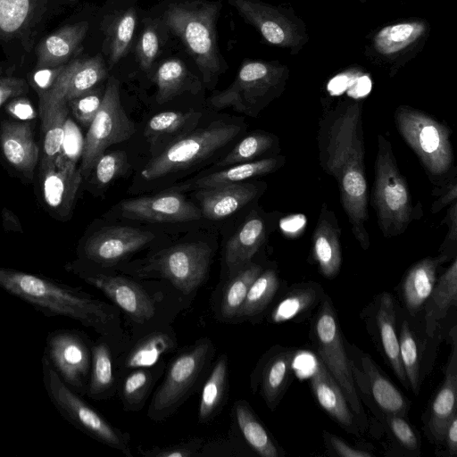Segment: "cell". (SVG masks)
<instances>
[{
    "label": "cell",
    "mask_w": 457,
    "mask_h": 457,
    "mask_svg": "<svg viewBox=\"0 0 457 457\" xmlns=\"http://www.w3.org/2000/svg\"><path fill=\"white\" fill-rule=\"evenodd\" d=\"M213 353L212 342L204 337L171 361L148 408L147 415L152 420L161 421L179 407L201 378Z\"/></svg>",
    "instance_id": "cell-8"
},
{
    "label": "cell",
    "mask_w": 457,
    "mask_h": 457,
    "mask_svg": "<svg viewBox=\"0 0 457 457\" xmlns=\"http://www.w3.org/2000/svg\"><path fill=\"white\" fill-rule=\"evenodd\" d=\"M310 385L319 405L345 430L359 435L357 420L338 384L317 357Z\"/></svg>",
    "instance_id": "cell-22"
},
{
    "label": "cell",
    "mask_w": 457,
    "mask_h": 457,
    "mask_svg": "<svg viewBox=\"0 0 457 457\" xmlns=\"http://www.w3.org/2000/svg\"><path fill=\"white\" fill-rule=\"evenodd\" d=\"M287 66L270 62L245 61L234 81L211 98L216 108L231 107L250 116L257 113L278 96L287 79Z\"/></svg>",
    "instance_id": "cell-7"
},
{
    "label": "cell",
    "mask_w": 457,
    "mask_h": 457,
    "mask_svg": "<svg viewBox=\"0 0 457 457\" xmlns=\"http://www.w3.org/2000/svg\"><path fill=\"white\" fill-rule=\"evenodd\" d=\"M295 351L282 348L268 356L261 370V395L269 409L274 410L291 379Z\"/></svg>",
    "instance_id": "cell-26"
},
{
    "label": "cell",
    "mask_w": 457,
    "mask_h": 457,
    "mask_svg": "<svg viewBox=\"0 0 457 457\" xmlns=\"http://www.w3.org/2000/svg\"><path fill=\"white\" fill-rule=\"evenodd\" d=\"M153 367L129 370L123 378L120 395L126 411H138L145 405L163 364Z\"/></svg>",
    "instance_id": "cell-42"
},
{
    "label": "cell",
    "mask_w": 457,
    "mask_h": 457,
    "mask_svg": "<svg viewBox=\"0 0 457 457\" xmlns=\"http://www.w3.org/2000/svg\"><path fill=\"white\" fill-rule=\"evenodd\" d=\"M340 229L334 212L324 204L312 235V255L320 272L328 278L336 277L342 263Z\"/></svg>",
    "instance_id": "cell-23"
},
{
    "label": "cell",
    "mask_w": 457,
    "mask_h": 457,
    "mask_svg": "<svg viewBox=\"0 0 457 457\" xmlns=\"http://www.w3.org/2000/svg\"><path fill=\"white\" fill-rule=\"evenodd\" d=\"M200 117L201 113L195 112H162L148 120L144 134L152 148L168 142L170 145L182 137V134L186 136Z\"/></svg>",
    "instance_id": "cell-34"
},
{
    "label": "cell",
    "mask_w": 457,
    "mask_h": 457,
    "mask_svg": "<svg viewBox=\"0 0 457 457\" xmlns=\"http://www.w3.org/2000/svg\"><path fill=\"white\" fill-rule=\"evenodd\" d=\"M159 37L154 27L147 26L137 45V54L141 67L148 70L154 62L159 52Z\"/></svg>",
    "instance_id": "cell-53"
},
{
    "label": "cell",
    "mask_w": 457,
    "mask_h": 457,
    "mask_svg": "<svg viewBox=\"0 0 457 457\" xmlns=\"http://www.w3.org/2000/svg\"><path fill=\"white\" fill-rule=\"evenodd\" d=\"M265 232L263 220L259 217H252L228 241L224 257L230 276L251 262L264 242Z\"/></svg>",
    "instance_id": "cell-32"
},
{
    "label": "cell",
    "mask_w": 457,
    "mask_h": 457,
    "mask_svg": "<svg viewBox=\"0 0 457 457\" xmlns=\"http://www.w3.org/2000/svg\"><path fill=\"white\" fill-rule=\"evenodd\" d=\"M284 162V157L277 156L238 163L202 177L196 179L193 185L196 188L205 189L222 185L240 183L253 177L270 173L278 169Z\"/></svg>",
    "instance_id": "cell-38"
},
{
    "label": "cell",
    "mask_w": 457,
    "mask_h": 457,
    "mask_svg": "<svg viewBox=\"0 0 457 457\" xmlns=\"http://www.w3.org/2000/svg\"><path fill=\"white\" fill-rule=\"evenodd\" d=\"M386 421L393 438L404 450L420 454V442L415 429L399 415H387Z\"/></svg>",
    "instance_id": "cell-50"
},
{
    "label": "cell",
    "mask_w": 457,
    "mask_h": 457,
    "mask_svg": "<svg viewBox=\"0 0 457 457\" xmlns=\"http://www.w3.org/2000/svg\"><path fill=\"white\" fill-rule=\"evenodd\" d=\"M81 181L82 176L75 161L63 153L53 162L40 164L42 198L51 215L61 220L71 217Z\"/></svg>",
    "instance_id": "cell-16"
},
{
    "label": "cell",
    "mask_w": 457,
    "mask_h": 457,
    "mask_svg": "<svg viewBox=\"0 0 457 457\" xmlns=\"http://www.w3.org/2000/svg\"><path fill=\"white\" fill-rule=\"evenodd\" d=\"M377 307L375 320L382 351L403 386L408 388L407 378L400 359L399 338L395 327L396 309L394 297L389 293L384 292L378 297Z\"/></svg>",
    "instance_id": "cell-29"
},
{
    "label": "cell",
    "mask_w": 457,
    "mask_h": 457,
    "mask_svg": "<svg viewBox=\"0 0 457 457\" xmlns=\"http://www.w3.org/2000/svg\"><path fill=\"white\" fill-rule=\"evenodd\" d=\"M187 79L185 64L178 59H169L158 68L155 75L156 100L164 104L180 94Z\"/></svg>",
    "instance_id": "cell-46"
},
{
    "label": "cell",
    "mask_w": 457,
    "mask_h": 457,
    "mask_svg": "<svg viewBox=\"0 0 457 457\" xmlns=\"http://www.w3.org/2000/svg\"><path fill=\"white\" fill-rule=\"evenodd\" d=\"M122 214L152 222H185L201 218L202 212L179 194H161L122 201Z\"/></svg>",
    "instance_id": "cell-19"
},
{
    "label": "cell",
    "mask_w": 457,
    "mask_h": 457,
    "mask_svg": "<svg viewBox=\"0 0 457 457\" xmlns=\"http://www.w3.org/2000/svg\"><path fill=\"white\" fill-rule=\"evenodd\" d=\"M443 443L445 445L448 455H457V414L449 421Z\"/></svg>",
    "instance_id": "cell-56"
},
{
    "label": "cell",
    "mask_w": 457,
    "mask_h": 457,
    "mask_svg": "<svg viewBox=\"0 0 457 457\" xmlns=\"http://www.w3.org/2000/svg\"><path fill=\"white\" fill-rule=\"evenodd\" d=\"M257 193V187L251 183H233L201 189L198 193L200 211L209 220H221L248 204Z\"/></svg>",
    "instance_id": "cell-25"
},
{
    "label": "cell",
    "mask_w": 457,
    "mask_h": 457,
    "mask_svg": "<svg viewBox=\"0 0 457 457\" xmlns=\"http://www.w3.org/2000/svg\"><path fill=\"white\" fill-rule=\"evenodd\" d=\"M400 359L408 385L415 395L420 391V357L416 338L409 323L404 320L399 337Z\"/></svg>",
    "instance_id": "cell-48"
},
{
    "label": "cell",
    "mask_w": 457,
    "mask_h": 457,
    "mask_svg": "<svg viewBox=\"0 0 457 457\" xmlns=\"http://www.w3.org/2000/svg\"><path fill=\"white\" fill-rule=\"evenodd\" d=\"M3 224L5 230H22L18 218L10 210H3Z\"/></svg>",
    "instance_id": "cell-58"
},
{
    "label": "cell",
    "mask_w": 457,
    "mask_h": 457,
    "mask_svg": "<svg viewBox=\"0 0 457 457\" xmlns=\"http://www.w3.org/2000/svg\"><path fill=\"white\" fill-rule=\"evenodd\" d=\"M154 238L150 231L130 227L103 228L87 237L81 255L91 264L108 267L142 249Z\"/></svg>",
    "instance_id": "cell-17"
},
{
    "label": "cell",
    "mask_w": 457,
    "mask_h": 457,
    "mask_svg": "<svg viewBox=\"0 0 457 457\" xmlns=\"http://www.w3.org/2000/svg\"><path fill=\"white\" fill-rule=\"evenodd\" d=\"M91 345L87 336L77 329H55L46 338L43 355L61 379L80 395L87 394Z\"/></svg>",
    "instance_id": "cell-13"
},
{
    "label": "cell",
    "mask_w": 457,
    "mask_h": 457,
    "mask_svg": "<svg viewBox=\"0 0 457 457\" xmlns=\"http://www.w3.org/2000/svg\"><path fill=\"white\" fill-rule=\"evenodd\" d=\"M69 109L64 103H39L43 137L40 164L53 162L62 153Z\"/></svg>",
    "instance_id": "cell-33"
},
{
    "label": "cell",
    "mask_w": 457,
    "mask_h": 457,
    "mask_svg": "<svg viewBox=\"0 0 457 457\" xmlns=\"http://www.w3.org/2000/svg\"><path fill=\"white\" fill-rule=\"evenodd\" d=\"M135 131L136 127L120 102V83L114 77H110L100 108L84 139L79 168L82 178L91 174L96 162L109 146L128 140Z\"/></svg>",
    "instance_id": "cell-11"
},
{
    "label": "cell",
    "mask_w": 457,
    "mask_h": 457,
    "mask_svg": "<svg viewBox=\"0 0 457 457\" xmlns=\"http://www.w3.org/2000/svg\"><path fill=\"white\" fill-rule=\"evenodd\" d=\"M136 12L129 8L114 19L109 29V64L115 65L126 54L136 28Z\"/></svg>",
    "instance_id": "cell-45"
},
{
    "label": "cell",
    "mask_w": 457,
    "mask_h": 457,
    "mask_svg": "<svg viewBox=\"0 0 457 457\" xmlns=\"http://www.w3.org/2000/svg\"><path fill=\"white\" fill-rule=\"evenodd\" d=\"M229 4L270 44L299 49L306 39L298 20L283 10L259 0H228Z\"/></svg>",
    "instance_id": "cell-15"
},
{
    "label": "cell",
    "mask_w": 457,
    "mask_h": 457,
    "mask_svg": "<svg viewBox=\"0 0 457 457\" xmlns=\"http://www.w3.org/2000/svg\"><path fill=\"white\" fill-rule=\"evenodd\" d=\"M0 150L12 169L29 179L33 178L39 147L28 122L4 120L0 126Z\"/></svg>",
    "instance_id": "cell-21"
},
{
    "label": "cell",
    "mask_w": 457,
    "mask_h": 457,
    "mask_svg": "<svg viewBox=\"0 0 457 457\" xmlns=\"http://www.w3.org/2000/svg\"><path fill=\"white\" fill-rule=\"evenodd\" d=\"M234 414L243 437L258 455L279 457L284 454L247 402L245 400L235 402Z\"/></svg>",
    "instance_id": "cell-36"
},
{
    "label": "cell",
    "mask_w": 457,
    "mask_h": 457,
    "mask_svg": "<svg viewBox=\"0 0 457 457\" xmlns=\"http://www.w3.org/2000/svg\"><path fill=\"white\" fill-rule=\"evenodd\" d=\"M0 288L47 317H66L108 340L120 332L119 312L78 287L52 278L0 267Z\"/></svg>",
    "instance_id": "cell-2"
},
{
    "label": "cell",
    "mask_w": 457,
    "mask_h": 457,
    "mask_svg": "<svg viewBox=\"0 0 457 457\" xmlns=\"http://www.w3.org/2000/svg\"><path fill=\"white\" fill-rule=\"evenodd\" d=\"M395 120L400 135L430 175L442 176L450 170L453 154L451 131L445 124L407 105L397 107Z\"/></svg>",
    "instance_id": "cell-9"
},
{
    "label": "cell",
    "mask_w": 457,
    "mask_h": 457,
    "mask_svg": "<svg viewBox=\"0 0 457 457\" xmlns=\"http://www.w3.org/2000/svg\"><path fill=\"white\" fill-rule=\"evenodd\" d=\"M212 253L203 242L176 245L149 258L136 273L140 278H163L180 292L190 294L206 278Z\"/></svg>",
    "instance_id": "cell-12"
},
{
    "label": "cell",
    "mask_w": 457,
    "mask_h": 457,
    "mask_svg": "<svg viewBox=\"0 0 457 457\" xmlns=\"http://www.w3.org/2000/svg\"><path fill=\"white\" fill-rule=\"evenodd\" d=\"M103 95L98 90L92 89L68 103L74 117L81 125L89 127L100 108Z\"/></svg>",
    "instance_id": "cell-51"
},
{
    "label": "cell",
    "mask_w": 457,
    "mask_h": 457,
    "mask_svg": "<svg viewBox=\"0 0 457 457\" xmlns=\"http://www.w3.org/2000/svg\"><path fill=\"white\" fill-rule=\"evenodd\" d=\"M203 445L204 440L202 438H195L188 442L166 447H154L152 449L138 447V453L145 457H189L196 455Z\"/></svg>",
    "instance_id": "cell-52"
},
{
    "label": "cell",
    "mask_w": 457,
    "mask_h": 457,
    "mask_svg": "<svg viewBox=\"0 0 457 457\" xmlns=\"http://www.w3.org/2000/svg\"><path fill=\"white\" fill-rule=\"evenodd\" d=\"M360 362L370 394L377 407L386 416L406 417L409 410L408 399L382 374L369 354L361 353Z\"/></svg>",
    "instance_id": "cell-28"
},
{
    "label": "cell",
    "mask_w": 457,
    "mask_h": 457,
    "mask_svg": "<svg viewBox=\"0 0 457 457\" xmlns=\"http://www.w3.org/2000/svg\"><path fill=\"white\" fill-rule=\"evenodd\" d=\"M457 197V183L455 178L446 187L444 192L441 195V197L438 198L432 206V212H439L443 207L451 204L453 201L455 202Z\"/></svg>",
    "instance_id": "cell-57"
},
{
    "label": "cell",
    "mask_w": 457,
    "mask_h": 457,
    "mask_svg": "<svg viewBox=\"0 0 457 457\" xmlns=\"http://www.w3.org/2000/svg\"><path fill=\"white\" fill-rule=\"evenodd\" d=\"M442 262L440 256L424 258L412 265L404 276L402 295L411 315L423 308L436 284L437 268Z\"/></svg>",
    "instance_id": "cell-31"
},
{
    "label": "cell",
    "mask_w": 457,
    "mask_h": 457,
    "mask_svg": "<svg viewBox=\"0 0 457 457\" xmlns=\"http://www.w3.org/2000/svg\"><path fill=\"white\" fill-rule=\"evenodd\" d=\"M372 204L385 237L403 233L414 218L407 182L398 169L390 142L381 135L378 136Z\"/></svg>",
    "instance_id": "cell-4"
},
{
    "label": "cell",
    "mask_w": 457,
    "mask_h": 457,
    "mask_svg": "<svg viewBox=\"0 0 457 457\" xmlns=\"http://www.w3.org/2000/svg\"><path fill=\"white\" fill-rule=\"evenodd\" d=\"M43 0H0V34L14 37L36 19Z\"/></svg>",
    "instance_id": "cell-44"
},
{
    "label": "cell",
    "mask_w": 457,
    "mask_h": 457,
    "mask_svg": "<svg viewBox=\"0 0 457 457\" xmlns=\"http://www.w3.org/2000/svg\"><path fill=\"white\" fill-rule=\"evenodd\" d=\"M29 90L27 82L0 70V107L8 100L19 97Z\"/></svg>",
    "instance_id": "cell-54"
},
{
    "label": "cell",
    "mask_w": 457,
    "mask_h": 457,
    "mask_svg": "<svg viewBox=\"0 0 457 457\" xmlns=\"http://www.w3.org/2000/svg\"><path fill=\"white\" fill-rule=\"evenodd\" d=\"M42 379L46 395L59 413L95 440L131 456L128 433L112 425L78 393L68 386L43 355Z\"/></svg>",
    "instance_id": "cell-6"
},
{
    "label": "cell",
    "mask_w": 457,
    "mask_h": 457,
    "mask_svg": "<svg viewBox=\"0 0 457 457\" xmlns=\"http://www.w3.org/2000/svg\"><path fill=\"white\" fill-rule=\"evenodd\" d=\"M262 271L261 265L249 262L230 276L220 298V311L224 320L236 319L250 286Z\"/></svg>",
    "instance_id": "cell-41"
},
{
    "label": "cell",
    "mask_w": 457,
    "mask_h": 457,
    "mask_svg": "<svg viewBox=\"0 0 457 457\" xmlns=\"http://www.w3.org/2000/svg\"><path fill=\"white\" fill-rule=\"evenodd\" d=\"M114 388L112 350L108 339L101 337L91 345V367L86 395L100 401L112 396Z\"/></svg>",
    "instance_id": "cell-35"
},
{
    "label": "cell",
    "mask_w": 457,
    "mask_h": 457,
    "mask_svg": "<svg viewBox=\"0 0 457 457\" xmlns=\"http://www.w3.org/2000/svg\"><path fill=\"white\" fill-rule=\"evenodd\" d=\"M311 323L310 337L317 357L340 386L359 428L367 424L356 389L352 361L345 348L337 312L329 297L323 296Z\"/></svg>",
    "instance_id": "cell-5"
},
{
    "label": "cell",
    "mask_w": 457,
    "mask_h": 457,
    "mask_svg": "<svg viewBox=\"0 0 457 457\" xmlns=\"http://www.w3.org/2000/svg\"><path fill=\"white\" fill-rule=\"evenodd\" d=\"M88 29L86 21L64 26L45 37L37 49V68H59L79 51Z\"/></svg>",
    "instance_id": "cell-24"
},
{
    "label": "cell",
    "mask_w": 457,
    "mask_h": 457,
    "mask_svg": "<svg viewBox=\"0 0 457 457\" xmlns=\"http://www.w3.org/2000/svg\"><path fill=\"white\" fill-rule=\"evenodd\" d=\"M275 141L276 138L270 134L254 132L242 139L218 166L227 167L252 162L259 155L270 150Z\"/></svg>",
    "instance_id": "cell-47"
},
{
    "label": "cell",
    "mask_w": 457,
    "mask_h": 457,
    "mask_svg": "<svg viewBox=\"0 0 457 457\" xmlns=\"http://www.w3.org/2000/svg\"><path fill=\"white\" fill-rule=\"evenodd\" d=\"M239 131L238 125L221 121L198 129L167 145L145 165L141 176L151 180L187 169L225 146Z\"/></svg>",
    "instance_id": "cell-10"
},
{
    "label": "cell",
    "mask_w": 457,
    "mask_h": 457,
    "mask_svg": "<svg viewBox=\"0 0 457 457\" xmlns=\"http://www.w3.org/2000/svg\"><path fill=\"white\" fill-rule=\"evenodd\" d=\"M320 135L322 167L337 182L352 232L366 250L370 246L368 187L361 104H341L325 118Z\"/></svg>",
    "instance_id": "cell-1"
},
{
    "label": "cell",
    "mask_w": 457,
    "mask_h": 457,
    "mask_svg": "<svg viewBox=\"0 0 457 457\" xmlns=\"http://www.w3.org/2000/svg\"><path fill=\"white\" fill-rule=\"evenodd\" d=\"M105 63L100 55L77 59L58 68L47 88L40 91L39 103H64L95 88L106 76Z\"/></svg>",
    "instance_id": "cell-18"
},
{
    "label": "cell",
    "mask_w": 457,
    "mask_h": 457,
    "mask_svg": "<svg viewBox=\"0 0 457 457\" xmlns=\"http://www.w3.org/2000/svg\"><path fill=\"white\" fill-rule=\"evenodd\" d=\"M66 268L103 292L133 322L145 324L154 317V301L137 282L125 277L94 270L81 262L71 263Z\"/></svg>",
    "instance_id": "cell-14"
},
{
    "label": "cell",
    "mask_w": 457,
    "mask_h": 457,
    "mask_svg": "<svg viewBox=\"0 0 457 457\" xmlns=\"http://www.w3.org/2000/svg\"><path fill=\"white\" fill-rule=\"evenodd\" d=\"M457 335L456 327L452 332V351L445 368V378L433 398L428 418L425 421L429 439L435 444H442L446 427L456 415L457 407Z\"/></svg>",
    "instance_id": "cell-20"
},
{
    "label": "cell",
    "mask_w": 457,
    "mask_h": 457,
    "mask_svg": "<svg viewBox=\"0 0 457 457\" xmlns=\"http://www.w3.org/2000/svg\"><path fill=\"white\" fill-rule=\"evenodd\" d=\"M457 304V259L436 279L423 308L425 312V330L433 337L440 322L445 318L451 307Z\"/></svg>",
    "instance_id": "cell-30"
},
{
    "label": "cell",
    "mask_w": 457,
    "mask_h": 457,
    "mask_svg": "<svg viewBox=\"0 0 457 457\" xmlns=\"http://www.w3.org/2000/svg\"><path fill=\"white\" fill-rule=\"evenodd\" d=\"M279 287V278L273 270H262L250 286L236 318H252L262 312Z\"/></svg>",
    "instance_id": "cell-43"
},
{
    "label": "cell",
    "mask_w": 457,
    "mask_h": 457,
    "mask_svg": "<svg viewBox=\"0 0 457 457\" xmlns=\"http://www.w3.org/2000/svg\"><path fill=\"white\" fill-rule=\"evenodd\" d=\"M427 32L428 24L421 20L390 24L375 34L373 47L385 58H397L417 45Z\"/></svg>",
    "instance_id": "cell-27"
},
{
    "label": "cell",
    "mask_w": 457,
    "mask_h": 457,
    "mask_svg": "<svg viewBox=\"0 0 457 457\" xmlns=\"http://www.w3.org/2000/svg\"><path fill=\"white\" fill-rule=\"evenodd\" d=\"M228 388V358L221 354L214 363L207 378L200 397L198 420L206 423L220 408Z\"/></svg>",
    "instance_id": "cell-40"
},
{
    "label": "cell",
    "mask_w": 457,
    "mask_h": 457,
    "mask_svg": "<svg viewBox=\"0 0 457 457\" xmlns=\"http://www.w3.org/2000/svg\"><path fill=\"white\" fill-rule=\"evenodd\" d=\"M325 442L333 454L341 457H369L373 454L368 451L353 448L343 439L335 435L324 431Z\"/></svg>",
    "instance_id": "cell-55"
},
{
    "label": "cell",
    "mask_w": 457,
    "mask_h": 457,
    "mask_svg": "<svg viewBox=\"0 0 457 457\" xmlns=\"http://www.w3.org/2000/svg\"><path fill=\"white\" fill-rule=\"evenodd\" d=\"M177 346L176 337L168 330H155L136 343L126 353L121 367L126 370L149 368Z\"/></svg>",
    "instance_id": "cell-37"
},
{
    "label": "cell",
    "mask_w": 457,
    "mask_h": 457,
    "mask_svg": "<svg viewBox=\"0 0 457 457\" xmlns=\"http://www.w3.org/2000/svg\"><path fill=\"white\" fill-rule=\"evenodd\" d=\"M220 7L219 2H186L169 5L163 14L165 24L181 40L205 82L221 67L216 37Z\"/></svg>",
    "instance_id": "cell-3"
},
{
    "label": "cell",
    "mask_w": 457,
    "mask_h": 457,
    "mask_svg": "<svg viewBox=\"0 0 457 457\" xmlns=\"http://www.w3.org/2000/svg\"><path fill=\"white\" fill-rule=\"evenodd\" d=\"M319 285L308 283L291 288L275 305L270 314V322L284 323L309 312L322 299Z\"/></svg>",
    "instance_id": "cell-39"
},
{
    "label": "cell",
    "mask_w": 457,
    "mask_h": 457,
    "mask_svg": "<svg viewBox=\"0 0 457 457\" xmlns=\"http://www.w3.org/2000/svg\"><path fill=\"white\" fill-rule=\"evenodd\" d=\"M128 167L127 155L122 151L103 154L94 169V180L98 187H105L121 175Z\"/></svg>",
    "instance_id": "cell-49"
}]
</instances>
